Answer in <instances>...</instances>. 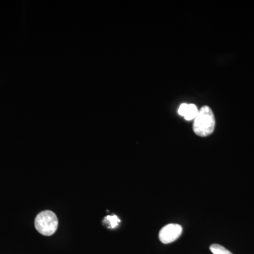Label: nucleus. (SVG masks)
Listing matches in <instances>:
<instances>
[{"label": "nucleus", "instance_id": "1", "mask_svg": "<svg viewBox=\"0 0 254 254\" xmlns=\"http://www.w3.org/2000/svg\"><path fill=\"white\" fill-rule=\"evenodd\" d=\"M215 127V119L211 108L208 106L202 107L194 119L193 131L198 136H208L213 133Z\"/></svg>", "mask_w": 254, "mask_h": 254}, {"label": "nucleus", "instance_id": "2", "mask_svg": "<svg viewBox=\"0 0 254 254\" xmlns=\"http://www.w3.org/2000/svg\"><path fill=\"white\" fill-rule=\"evenodd\" d=\"M37 231L44 236H51L58 230V219L55 213L50 210L41 212L35 220Z\"/></svg>", "mask_w": 254, "mask_h": 254}, {"label": "nucleus", "instance_id": "6", "mask_svg": "<svg viewBox=\"0 0 254 254\" xmlns=\"http://www.w3.org/2000/svg\"><path fill=\"white\" fill-rule=\"evenodd\" d=\"M210 250L213 254H233L225 247L217 244L210 246Z\"/></svg>", "mask_w": 254, "mask_h": 254}, {"label": "nucleus", "instance_id": "4", "mask_svg": "<svg viewBox=\"0 0 254 254\" xmlns=\"http://www.w3.org/2000/svg\"><path fill=\"white\" fill-rule=\"evenodd\" d=\"M198 108H197V107L195 106L194 104H188V108H187L186 113H185L184 118H185V120H187V121L194 120L195 117L198 115Z\"/></svg>", "mask_w": 254, "mask_h": 254}, {"label": "nucleus", "instance_id": "3", "mask_svg": "<svg viewBox=\"0 0 254 254\" xmlns=\"http://www.w3.org/2000/svg\"><path fill=\"white\" fill-rule=\"evenodd\" d=\"M182 227L178 224H169L162 228L159 233V239L163 244H170L175 242L181 236Z\"/></svg>", "mask_w": 254, "mask_h": 254}, {"label": "nucleus", "instance_id": "5", "mask_svg": "<svg viewBox=\"0 0 254 254\" xmlns=\"http://www.w3.org/2000/svg\"><path fill=\"white\" fill-rule=\"evenodd\" d=\"M103 222L105 224H107V226H108V228L114 229L118 226L120 220L117 215H108V216L105 217Z\"/></svg>", "mask_w": 254, "mask_h": 254}, {"label": "nucleus", "instance_id": "7", "mask_svg": "<svg viewBox=\"0 0 254 254\" xmlns=\"http://www.w3.org/2000/svg\"><path fill=\"white\" fill-rule=\"evenodd\" d=\"M187 108H188V104H186V103H183V104L180 105V108H179L178 110V113L180 114L181 116H185V113H186Z\"/></svg>", "mask_w": 254, "mask_h": 254}]
</instances>
